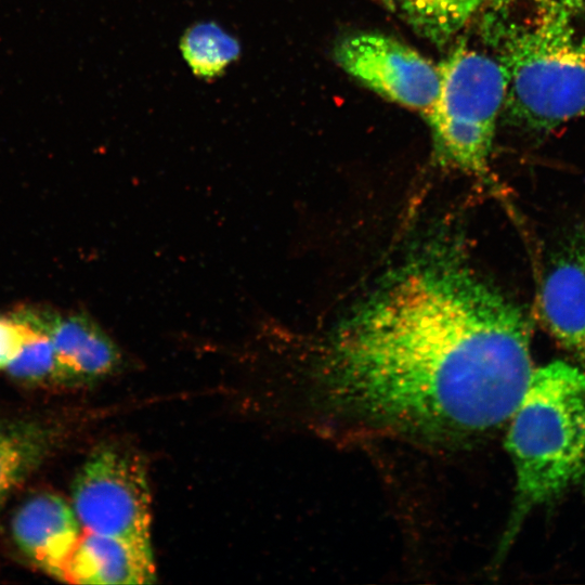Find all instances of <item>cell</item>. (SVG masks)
Segmentation results:
<instances>
[{
	"mask_svg": "<svg viewBox=\"0 0 585 585\" xmlns=\"http://www.w3.org/2000/svg\"><path fill=\"white\" fill-rule=\"evenodd\" d=\"M531 324L458 239L411 250L322 340L325 403L372 427L431 441L510 419L533 375Z\"/></svg>",
	"mask_w": 585,
	"mask_h": 585,
	"instance_id": "1",
	"label": "cell"
},
{
	"mask_svg": "<svg viewBox=\"0 0 585 585\" xmlns=\"http://www.w3.org/2000/svg\"><path fill=\"white\" fill-rule=\"evenodd\" d=\"M581 5L582 0H491L477 16L483 46L507 70L503 110L514 125L548 133L585 116Z\"/></svg>",
	"mask_w": 585,
	"mask_h": 585,
	"instance_id": "2",
	"label": "cell"
},
{
	"mask_svg": "<svg viewBox=\"0 0 585 585\" xmlns=\"http://www.w3.org/2000/svg\"><path fill=\"white\" fill-rule=\"evenodd\" d=\"M510 420L516 489L499 557L534 508L572 489L585 492V369L560 361L534 369Z\"/></svg>",
	"mask_w": 585,
	"mask_h": 585,
	"instance_id": "3",
	"label": "cell"
},
{
	"mask_svg": "<svg viewBox=\"0 0 585 585\" xmlns=\"http://www.w3.org/2000/svg\"><path fill=\"white\" fill-rule=\"evenodd\" d=\"M440 89L427 121L441 164L484 179L508 74L490 52L456 47L439 64Z\"/></svg>",
	"mask_w": 585,
	"mask_h": 585,
	"instance_id": "4",
	"label": "cell"
},
{
	"mask_svg": "<svg viewBox=\"0 0 585 585\" xmlns=\"http://www.w3.org/2000/svg\"><path fill=\"white\" fill-rule=\"evenodd\" d=\"M70 504L82 530L152 547L151 489L136 452L96 448L73 481Z\"/></svg>",
	"mask_w": 585,
	"mask_h": 585,
	"instance_id": "5",
	"label": "cell"
},
{
	"mask_svg": "<svg viewBox=\"0 0 585 585\" xmlns=\"http://www.w3.org/2000/svg\"><path fill=\"white\" fill-rule=\"evenodd\" d=\"M333 57L343 72L375 93L421 115L438 96L439 65L389 35H346L335 42Z\"/></svg>",
	"mask_w": 585,
	"mask_h": 585,
	"instance_id": "6",
	"label": "cell"
},
{
	"mask_svg": "<svg viewBox=\"0 0 585 585\" xmlns=\"http://www.w3.org/2000/svg\"><path fill=\"white\" fill-rule=\"evenodd\" d=\"M538 315L555 341L585 367V223L569 231L551 251Z\"/></svg>",
	"mask_w": 585,
	"mask_h": 585,
	"instance_id": "7",
	"label": "cell"
},
{
	"mask_svg": "<svg viewBox=\"0 0 585 585\" xmlns=\"http://www.w3.org/2000/svg\"><path fill=\"white\" fill-rule=\"evenodd\" d=\"M11 531L28 560L64 582L66 566L82 533L69 502L51 492L31 496L15 511Z\"/></svg>",
	"mask_w": 585,
	"mask_h": 585,
	"instance_id": "8",
	"label": "cell"
},
{
	"mask_svg": "<svg viewBox=\"0 0 585 585\" xmlns=\"http://www.w3.org/2000/svg\"><path fill=\"white\" fill-rule=\"evenodd\" d=\"M156 581L151 546L82 530L64 582L80 585H139Z\"/></svg>",
	"mask_w": 585,
	"mask_h": 585,
	"instance_id": "9",
	"label": "cell"
},
{
	"mask_svg": "<svg viewBox=\"0 0 585 585\" xmlns=\"http://www.w3.org/2000/svg\"><path fill=\"white\" fill-rule=\"evenodd\" d=\"M416 34L437 46L447 44L491 0H373Z\"/></svg>",
	"mask_w": 585,
	"mask_h": 585,
	"instance_id": "10",
	"label": "cell"
},
{
	"mask_svg": "<svg viewBox=\"0 0 585 585\" xmlns=\"http://www.w3.org/2000/svg\"><path fill=\"white\" fill-rule=\"evenodd\" d=\"M52 442V431L42 424L0 420V509L43 463Z\"/></svg>",
	"mask_w": 585,
	"mask_h": 585,
	"instance_id": "11",
	"label": "cell"
},
{
	"mask_svg": "<svg viewBox=\"0 0 585 585\" xmlns=\"http://www.w3.org/2000/svg\"><path fill=\"white\" fill-rule=\"evenodd\" d=\"M179 49L192 74L211 81L223 76L242 55V43L216 21H198L183 31Z\"/></svg>",
	"mask_w": 585,
	"mask_h": 585,
	"instance_id": "12",
	"label": "cell"
},
{
	"mask_svg": "<svg viewBox=\"0 0 585 585\" xmlns=\"http://www.w3.org/2000/svg\"><path fill=\"white\" fill-rule=\"evenodd\" d=\"M28 326L27 337L5 372L12 378L26 384L62 380L50 338L41 330Z\"/></svg>",
	"mask_w": 585,
	"mask_h": 585,
	"instance_id": "13",
	"label": "cell"
},
{
	"mask_svg": "<svg viewBox=\"0 0 585 585\" xmlns=\"http://www.w3.org/2000/svg\"><path fill=\"white\" fill-rule=\"evenodd\" d=\"M29 330L28 324L15 317L0 316V370H5L20 352Z\"/></svg>",
	"mask_w": 585,
	"mask_h": 585,
	"instance_id": "14",
	"label": "cell"
}]
</instances>
